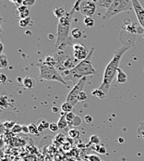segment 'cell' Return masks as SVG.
I'll use <instances>...</instances> for the list:
<instances>
[{"label": "cell", "instance_id": "7", "mask_svg": "<svg viewBox=\"0 0 144 161\" xmlns=\"http://www.w3.org/2000/svg\"><path fill=\"white\" fill-rule=\"evenodd\" d=\"M86 82V77H84L82 79H80L75 85L74 87L71 89V91L69 92L68 95L67 96V102L72 104L73 106H75L78 102H79V94H80V92L83 91L84 88V84H85Z\"/></svg>", "mask_w": 144, "mask_h": 161}, {"label": "cell", "instance_id": "22", "mask_svg": "<svg viewBox=\"0 0 144 161\" xmlns=\"http://www.w3.org/2000/svg\"><path fill=\"white\" fill-rule=\"evenodd\" d=\"M29 127V132L31 134H33V135H38L39 134V130H38V126L35 125L34 123H31L30 125H28Z\"/></svg>", "mask_w": 144, "mask_h": 161}, {"label": "cell", "instance_id": "17", "mask_svg": "<svg viewBox=\"0 0 144 161\" xmlns=\"http://www.w3.org/2000/svg\"><path fill=\"white\" fill-rule=\"evenodd\" d=\"M115 1V0H98V6L102 8H105L107 9L109 8L112 3Z\"/></svg>", "mask_w": 144, "mask_h": 161}, {"label": "cell", "instance_id": "37", "mask_svg": "<svg viewBox=\"0 0 144 161\" xmlns=\"http://www.w3.org/2000/svg\"><path fill=\"white\" fill-rule=\"evenodd\" d=\"M22 132L24 133H30L29 132V127L28 126H22Z\"/></svg>", "mask_w": 144, "mask_h": 161}, {"label": "cell", "instance_id": "36", "mask_svg": "<svg viewBox=\"0 0 144 161\" xmlns=\"http://www.w3.org/2000/svg\"><path fill=\"white\" fill-rule=\"evenodd\" d=\"M138 137L144 140V131H138Z\"/></svg>", "mask_w": 144, "mask_h": 161}, {"label": "cell", "instance_id": "1", "mask_svg": "<svg viewBox=\"0 0 144 161\" xmlns=\"http://www.w3.org/2000/svg\"><path fill=\"white\" fill-rule=\"evenodd\" d=\"M81 0H77L74 6L72 7L71 10L68 12L67 15L61 19L58 20V25H57V37H56V46L59 49H62L74 45L72 44L71 38L69 37V31H70V24L72 21V18H73L74 12L79 10V7L80 5Z\"/></svg>", "mask_w": 144, "mask_h": 161}, {"label": "cell", "instance_id": "10", "mask_svg": "<svg viewBox=\"0 0 144 161\" xmlns=\"http://www.w3.org/2000/svg\"><path fill=\"white\" fill-rule=\"evenodd\" d=\"M132 4H133V9L136 13L138 20L142 29L144 30V8L139 2V0H132Z\"/></svg>", "mask_w": 144, "mask_h": 161}, {"label": "cell", "instance_id": "14", "mask_svg": "<svg viewBox=\"0 0 144 161\" xmlns=\"http://www.w3.org/2000/svg\"><path fill=\"white\" fill-rule=\"evenodd\" d=\"M68 12L66 11V9L62 7H57L54 9V15L59 20V19H61L63 17H65L67 15Z\"/></svg>", "mask_w": 144, "mask_h": 161}, {"label": "cell", "instance_id": "19", "mask_svg": "<svg viewBox=\"0 0 144 161\" xmlns=\"http://www.w3.org/2000/svg\"><path fill=\"white\" fill-rule=\"evenodd\" d=\"M37 126H38L39 132H43V131H44L46 129H49L50 124H49V122H48L47 120H41Z\"/></svg>", "mask_w": 144, "mask_h": 161}, {"label": "cell", "instance_id": "41", "mask_svg": "<svg viewBox=\"0 0 144 161\" xmlns=\"http://www.w3.org/2000/svg\"><path fill=\"white\" fill-rule=\"evenodd\" d=\"M21 1H23V0H21Z\"/></svg>", "mask_w": 144, "mask_h": 161}, {"label": "cell", "instance_id": "5", "mask_svg": "<svg viewBox=\"0 0 144 161\" xmlns=\"http://www.w3.org/2000/svg\"><path fill=\"white\" fill-rule=\"evenodd\" d=\"M38 67L40 69V78L46 81H56L63 84H67L63 76L59 73L57 69L54 66H50L43 63H39Z\"/></svg>", "mask_w": 144, "mask_h": 161}, {"label": "cell", "instance_id": "3", "mask_svg": "<svg viewBox=\"0 0 144 161\" xmlns=\"http://www.w3.org/2000/svg\"><path fill=\"white\" fill-rule=\"evenodd\" d=\"M93 54V47L90 50L89 56L75 66L74 69H72L70 70H67L64 72V74L67 76L66 78L71 82H76L77 80H80L86 76L90 75H94V74H97V71L93 68L92 64V57Z\"/></svg>", "mask_w": 144, "mask_h": 161}, {"label": "cell", "instance_id": "25", "mask_svg": "<svg viewBox=\"0 0 144 161\" xmlns=\"http://www.w3.org/2000/svg\"><path fill=\"white\" fill-rule=\"evenodd\" d=\"M84 24L87 27H93L94 26V20L92 17H86L84 19Z\"/></svg>", "mask_w": 144, "mask_h": 161}, {"label": "cell", "instance_id": "27", "mask_svg": "<svg viewBox=\"0 0 144 161\" xmlns=\"http://www.w3.org/2000/svg\"><path fill=\"white\" fill-rule=\"evenodd\" d=\"M68 135L70 136L71 138H77L78 136L80 135V132L77 129H71L68 132Z\"/></svg>", "mask_w": 144, "mask_h": 161}, {"label": "cell", "instance_id": "16", "mask_svg": "<svg viewBox=\"0 0 144 161\" xmlns=\"http://www.w3.org/2000/svg\"><path fill=\"white\" fill-rule=\"evenodd\" d=\"M73 108H74V106L72 104H70V103H68V102H67V101L61 105V110L66 114L69 113V112H72Z\"/></svg>", "mask_w": 144, "mask_h": 161}, {"label": "cell", "instance_id": "29", "mask_svg": "<svg viewBox=\"0 0 144 161\" xmlns=\"http://www.w3.org/2000/svg\"><path fill=\"white\" fill-rule=\"evenodd\" d=\"M87 98H88V96H87V94L84 92V91H82V92H80V94H79V102H84V101H86L87 100Z\"/></svg>", "mask_w": 144, "mask_h": 161}, {"label": "cell", "instance_id": "4", "mask_svg": "<svg viewBox=\"0 0 144 161\" xmlns=\"http://www.w3.org/2000/svg\"><path fill=\"white\" fill-rule=\"evenodd\" d=\"M132 8H133L132 0H115L112 5L106 9L104 15L103 16V20H110L122 12L130 10Z\"/></svg>", "mask_w": 144, "mask_h": 161}, {"label": "cell", "instance_id": "30", "mask_svg": "<svg viewBox=\"0 0 144 161\" xmlns=\"http://www.w3.org/2000/svg\"><path fill=\"white\" fill-rule=\"evenodd\" d=\"M11 131L15 132V133H19V132H22V126L18 124V123H16V124L13 126V128L11 129Z\"/></svg>", "mask_w": 144, "mask_h": 161}, {"label": "cell", "instance_id": "38", "mask_svg": "<svg viewBox=\"0 0 144 161\" xmlns=\"http://www.w3.org/2000/svg\"><path fill=\"white\" fill-rule=\"evenodd\" d=\"M138 131H144V120L140 123V128L138 129Z\"/></svg>", "mask_w": 144, "mask_h": 161}, {"label": "cell", "instance_id": "35", "mask_svg": "<svg viewBox=\"0 0 144 161\" xmlns=\"http://www.w3.org/2000/svg\"><path fill=\"white\" fill-rule=\"evenodd\" d=\"M6 82H7L6 75H5V74H3V73H1V74H0V82H1L2 84H4Z\"/></svg>", "mask_w": 144, "mask_h": 161}, {"label": "cell", "instance_id": "6", "mask_svg": "<svg viewBox=\"0 0 144 161\" xmlns=\"http://www.w3.org/2000/svg\"><path fill=\"white\" fill-rule=\"evenodd\" d=\"M56 59V68L60 71H67L74 69V57L68 55L65 51L59 50L57 53L53 55Z\"/></svg>", "mask_w": 144, "mask_h": 161}, {"label": "cell", "instance_id": "24", "mask_svg": "<svg viewBox=\"0 0 144 161\" xmlns=\"http://www.w3.org/2000/svg\"><path fill=\"white\" fill-rule=\"evenodd\" d=\"M31 22H32V20L30 17L26 18V19H21V20H20V26L22 28H25L30 25Z\"/></svg>", "mask_w": 144, "mask_h": 161}, {"label": "cell", "instance_id": "31", "mask_svg": "<svg viewBox=\"0 0 144 161\" xmlns=\"http://www.w3.org/2000/svg\"><path fill=\"white\" fill-rule=\"evenodd\" d=\"M35 3H36V0H23V1H22V5L26 6V7L34 6Z\"/></svg>", "mask_w": 144, "mask_h": 161}, {"label": "cell", "instance_id": "34", "mask_svg": "<svg viewBox=\"0 0 144 161\" xmlns=\"http://www.w3.org/2000/svg\"><path fill=\"white\" fill-rule=\"evenodd\" d=\"M49 130H50L51 132H57V131L59 130L57 123H51L50 127H49Z\"/></svg>", "mask_w": 144, "mask_h": 161}, {"label": "cell", "instance_id": "21", "mask_svg": "<svg viewBox=\"0 0 144 161\" xmlns=\"http://www.w3.org/2000/svg\"><path fill=\"white\" fill-rule=\"evenodd\" d=\"M8 66V59L5 55H1L0 56V68L1 69H5Z\"/></svg>", "mask_w": 144, "mask_h": 161}, {"label": "cell", "instance_id": "15", "mask_svg": "<svg viewBox=\"0 0 144 161\" xmlns=\"http://www.w3.org/2000/svg\"><path fill=\"white\" fill-rule=\"evenodd\" d=\"M57 125H58V128L59 130H65L69 124L68 122L66 119V115L62 114V116L60 117V119H58V122H57Z\"/></svg>", "mask_w": 144, "mask_h": 161}, {"label": "cell", "instance_id": "11", "mask_svg": "<svg viewBox=\"0 0 144 161\" xmlns=\"http://www.w3.org/2000/svg\"><path fill=\"white\" fill-rule=\"evenodd\" d=\"M17 12H18V17L21 20V19H26L29 18L31 15V12L28 8V7L21 5L20 7H17Z\"/></svg>", "mask_w": 144, "mask_h": 161}, {"label": "cell", "instance_id": "23", "mask_svg": "<svg viewBox=\"0 0 144 161\" xmlns=\"http://www.w3.org/2000/svg\"><path fill=\"white\" fill-rule=\"evenodd\" d=\"M76 115L73 113V112H69V113H67L66 114V119H67V120H68V124L70 125V126H72V124H73V121H74V119H76Z\"/></svg>", "mask_w": 144, "mask_h": 161}, {"label": "cell", "instance_id": "39", "mask_svg": "<svg viewBox=\"0 0 144 161\" xmlns=\"http://www.w3.org/2000/svg\"><path fill=\"white\" fill-rule=\"evenodd\" d=\"M85 120H86L87 123H91V122L92 121V118L91 116H86V117H85Z\"/></svg>", "mask_w": 144, "mask_h": 161}, {"label": "cell", "instance_id": "18", "mask_svg": "<svg viewBox=\"0 0 144 161\" xmlns=\"http://www.w3.org/2000/svg\"><path fill=\"white\" fill-rule=\"evenodd\" d=\"M70 34L74 39H80V37L82 36V32H81V30L80 28H74V29L71 30Z\"/></svg>", "mask_w": 144, "mask_h": 161}, {"label": "cell", "instance_id": "2", "mask_svg": "<svg viewBox=\"0 0 144 161\" xmlns=\"http://www.w3.org/2000/svg\"><path fill=\"white\" fill-rule=\"evenodd\" d=\"M129 48H131V45H123L121 47H119L115 52L111 61L106 66L104 72L102 84L99 87L106 94H108V92H109L111 83L116 76V73L117 72V70L119 69V64H120V61H121V58H122L123 55L128 50Z\"/></svg>", "mask_w": 144, "mask_h": 161}, {"label": "cell", "instance_id": "13", "mask_svg": "<svg viewBox=\"0 0 144 161\" xmlns=\"http://www.w3.org/2000/svg\"><path fill=\"white\" fill-rule=\"evenodd\" d=\"M22 84L23 86L25 87L26 89H32L34 87V85H35V81L32 78V77H25L23 79L22 81Z\"/></svg>", "mask_w": 144, "mask_h": 161}, {"label": "cell", "instance_id": "12", "mask_svg": "<svg viewBox=\"0 0 144 161\" xmlns=\"http://www.w3.org/2000/svg\"><path fill=\"white\" fill-rule=\"evenodd\" d=\"M117 83H119V84H124V83H126L127 82V81H128V76H127V74H126V72L125 71H123V70H121V69H118L117 70Z\"/></svg>", "mask_w": 144, "mask_h": 161}, {"label": "cell", "instance_id": "20", "mask_svg": "<svg viewBox=\"0 0 144 161\" xmlns=\"http://www.w3.org/2000/svg\"><path fill=\"white\" fill-rule=\"evenodd\" d=\"M92 94L94 95V96H97V97L100 98V99H104V98L105 97V95H106V94H105L103 90H101L100 88H98V89H94V90L92 91Z\"/></svg>", "mask_w": 144, "mask_h": 161}, {"label": "cell", "instance_id": "28", "mask_svg": "<svg viewBox=\"0 0 144 161\" xmlns=\"http://www.w3.org/2000/svg\"><path fill=\"white\" fill-rule=\"evenodd\" d=\"M0 102H1V106L3 107H8V97L6 94H3L0 99Z\"/></svg>", "mask_w": 144, "mask_h": 161}, {"label": "cell", "instance_id": "33", "mask_svg": "<svg viewBox=\"0 0 144 161\" xmlns=\"http://www.w3.org/2000/svg\"><path fill=\"white\" fill-rule=\"evenodd\" d=\"M87 158H88L89 161H102L101 158L96 155H90V156H87Z\"/></svg>", "mask_w": 144, "mask_h": 161}, {"label": "cell", "instance_id": "8", "mask_svg": "<svg viewBox=\"0 0 144 161\" xmlns=\"http://www.w3.org/2000/svg\"><path fill=\"white\" fill-rule=\"evenodd\" d=\"M78 11L85 17H92L96 12V4L91 0H83L80 2Z\"/></svg>", "mask_w": 144, "mask_h": 161}, {"label": "cell", "instance_id": "32", "mask_svg": "<svg viewBox=\"0 0 144 161\" xmlns=\"http://www.w3.org/2000/svg\"><path fill=\"white\" fill-rule=\"evenodd\" d=\"M95 149H96V151H97L99 154H105L106 153V151H105V148H104V146H103V145H96V147H95Z\"/></svg>", "mask_w": 144, "mask_h": 161}, {"label": "cell", "instance_id": "9", "mask_svg": "<svg viewBox=\"0 0 144 161\" xmlns=\"http://www.w3.org/2000/svg\"><path fill=\"white\" fill-rule=\"evenodd\" d=\"M72 47H73V57L75 60L82 61L89 56L90 51H88L84 45L80 44H75Z\"/></svg>", "mask_w": 144, "mask_h": 161}, {"label": "cell", "instance_id": "40", "mask_svg": "<svg viewBox=\"0 0 144 161\" xmlns=\"http://www.w3.org/2000/svg\"><path fill=\"white\" fill-rule=\"evenodd\" d=\"M3 51H4V45L2 43H0V53H1V55L3 54Z\"/></svg>", "mask_w": 144, "mask_h": 161}, {"label": "cell", "instance_id": "26", "mask_svg": "<svg viewBox=\"0 0 144 161\" xmlns=\"http://www.w3.org/2000/svg\"><path fill=\"white\" fill-rule=\"evenodd\" d=\"M90 142H91V144H95V145H98L99 144H100V139H99V137L97 135H92L91 136V139H90Z\"/></svg>", "mask_w": 144, "mask_h": 161}]
</instances>
